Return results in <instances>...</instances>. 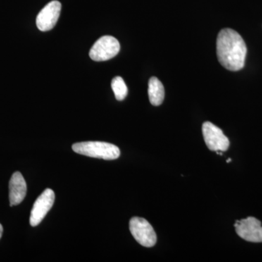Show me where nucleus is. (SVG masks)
Segmentation results:
<instances>
[{
  "label": "nucleus",
  "mask_w": 262,
  "mask_h": 262,
  "mask_svg": "<svg viewBox=\"0 0 262 262\" xmlns=\"http://www.w3.org/2000/svg\"><path fill=\"white\" fill-rule=\"evenodd\" d=\"M120 45L113 36H103L98 39L90 51L89 56L95 61H105L118 54Z\"/></svg>",
  "instance_id": "obj_3"
},
{
  "label": "nucleus",
  "mask_w": 262,
  "mask_h": 262,
  "mask_svg": "<svg viewBox=\"0 0 262 262\" xmlns=\"http://www.w3.org/2000/svg\"><path fill=\"white\" fill-rule=\"evenodd\" d=\"M61 10V4L60 2L57 0L50 2L37 15L36 19L37 28L42 32H47L53 29L59 18Z\"/></svg>",
  "instance_id": "obj_8"
},
{
  "label": "nucleus",
  "mask_w": 262,
  "mask_h": 262,
  "mask_svg": "<svg viewBox=\"0 0 262 262\" xmlns=\"http://www.w3.org/2000/svg\"><path fill=\"white\" fill-rule=\"evenodd\" d=\"M72 149L77 154L106 160L117 159L120 157V149L110 143L101 141H84L76 143Z\"/></svg>",
  "instance_id": "obj_2"
},
{
  "label": "nucleus",
  "mask_w": 262,
  "mask_h": 262,
  "mask_svg": "<svg viewBox=\"0 0 262 262\" xmlns=\"http://www.w3.org/2000/svg\"><path fill=\"white\" fill-rule=\"evenodd\" d=\"M236 232L241 238L248 242L262 243L261 223L254 217L237 221L234 224Z\"/></svg>",
  "instance_id": "obj_6"
},
{
  "label": "nucleus",
  "mask_w": 262,
  "mask_h": 262,
  "mask_svg": "<svg viewBox=\"0 0 262 262\" xmlns=\"http://www.w3.org/2000/svg\"><path fill=\"white\" fill-rule=\"evenodd\" d=\"M55 201V193L51 189H46L39 196L33 206L30 215V225L36 227L41 223L43 219L51 209Z\"/></svg>",
  "instance_id": "obj_7"
},
{
  "label": "nucleus",
  "mask_w": 262,
  "mask_h": 262,
  "mask_svg": "<svg viewBox=\"0 0 262 262\" xmlns=\"http://www.w3.org/2000/svg\"><path fill=\"white\" fill-rule=\"evenodd\" d=\"M130 231L136 241L144 247H153L157 243V235L149 222L143 218L134 217L130 221Z\"/></svg>",
  "instance_id": "obj_4"
},
{
  "label": "nucleus",
  "mask_w": 262,
  "mask_h": 262,
  "mask_svg": "<svg viewBox=\"0 0 262 262\" xmlns=\"http://www.w3.org/2000/svg\"><path fill=\"white\" fill-rule=\"evenodd\" d=\"M203 135L207 146L211 151H226L229 149L228 138L214 124L206 122L203 125Z\"/></svg>",
  "instance_id": "obj_5"
},
{
  "label": "nucleus",
  "mask_w": 262,
  "mask_h": 262,
  "mask_svg": "<svg viewBox=\"0 0 262 262\" xmlns=\"http://www.w3.org/2000/svg\"><path fill=\"white\" fill-rule=\"evenodd\" d=\"M148 94L150 103L153 106H160L165 98V89L159 79L152 77L149 79Z\"/></svg>",
  "instance_id": "obj_10"
},
{
  "label": "nucleus",
  "mask_w": 262,
  "mask_h": 262,
  "mask_svg": "<svg viewBox=\"0 0 262 262\" xmlns=\"http://www.w3.org/2000/svg\"><path fill=\"white\" fill-rule=\"evenodd\" d=\"M3 227L2 226L1 224H0V238L2 237V235H3Z\"/></svg>",
  "instance_id": "obj_12"
},
{
  "label": "nucleus",
  "mask_w": 262,
  "mask_h": 262,
  "mask_svg": "<svg viewBox=\"0 0 262 262\" xmlns=\"http://www.w3.org/2000/svg\"><path fill=\"white\" fill-rule=\"evenodd\" d=\"M111 85L117 100L122 101L125 99L128 91L123 79L121 77H114L113 80H112Z\"/></svg>",
  "instance_id": "obj_11"
},
{
  "label": "nucleus",
  "mask_w": 262,
  "mask_h": 262,
  "mask_svg": "<svg viewBox=\"0 0 262 262\" xmlns=\"http://www.w3.org/2000/svg\"><path fill=\"white\" fill-rule=\"evenodd\" d=\"M27 183L23 176L20 172H15L10 179L9 184L10 206L20 204L27 195Z\"/></svg>",
  "instance_id": "obj_9"
},
{
  "label": "nucleus",
  "mask_w": 262,
  "mask_h": 262,
  "mask_svg": "<svg viewBox=\"0 0 262 262\" xmlns=\"http://www.w3.org/2000/svg\"><path fill=\"white\" fill-rule=\"evenodd\" d=\"M231 161H232V160H231V158H229V159L227 160V163H230Z\"/></svg>",
  "instance_id": "obj_13"
},
{
  "label": "nucleus",
  "mask_w": 262,
  "mask_h": 262,
  "mask_svg": "<svg viewBox=\"0 0 262 262\" xmlns=\"http://www.w3.org/2000/svg\"><path fill=\"white\" fill-rule=\"evenodd\" d=\"M219 61L227 70L239 71L244 67L247 48L242 37L233 29H224L216 41Z\"/></svg>",
  "instance_id": "obj_1"
}]
</instances>
